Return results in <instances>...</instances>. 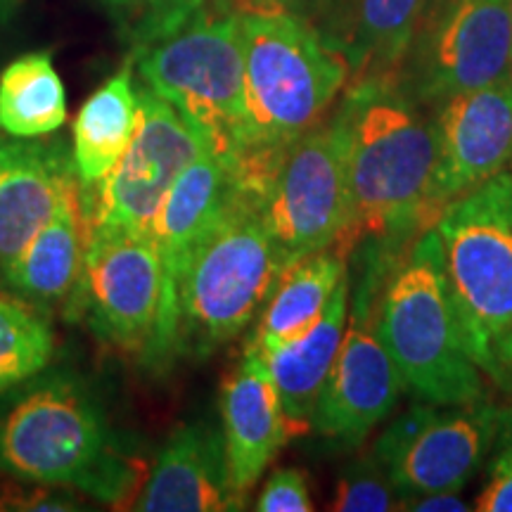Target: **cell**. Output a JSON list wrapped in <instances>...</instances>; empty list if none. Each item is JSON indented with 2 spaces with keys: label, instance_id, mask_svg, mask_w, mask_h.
I'll return each instance as SVG.
<instances>
[{
  "label": "cell",
  "instance_id": "7c38bea8",
  "mask_svg": "<svg viewBox=\"0 0 512 512\" xmlns=\"http://www.w3.org/2000/svg\"><path fill=\"white\" fill-rule=\"evenodd\" d=\"M138 131L117 166L83 204L91 233H147L159 204L192 159L207 150L200 133L171 102L140 83Z\"/></svg>",
  "mask_w": 512,
  "mask_h": 512
},
{
  "label": "cell",
  "instance_id": "9a60e30c",
  "mask_svg": "<svg viewBox=\"0 0 512 512\" xmlns=\"http://www.w3.org/2000/svg\"><path fill=\"white\" fill-rule=\"evenodd\" d=\"M76 190L74 157L62 140L0 133V271Z\"/></svg>",
  "mask_w": 512,
  "mask_h": 512
},
{
  "label": "cell",
  "instance_id": "44dd1931",
  "mask_svg": "<svg viewBox=\"0 0 512 512\" xmlns=\"http://www.w3.org/2000/svg\"><path fill=\"white\" fill-rule=\"evenodd\" d=\"M347 271V256L335 249L302 256L287 264L264 309L256 316L245 347L268 351L306 335L328 309L332 294Z\"/></svg>",
  "mask_w": 512,
  "mask_h": 512
},
{
  "label": "cell",
  "instance_id": "ffe728a7",
  "mask_svg": "<svg viewBox=\"0 0 512 512\" xmlns=\"http://www.w3.org/2000/svg\"><path fill=\"white\" fill-rule=\"evenodd\" d=\"M351 304L349 271L332 294L328 309L306 335L268 351H259L278 389L287 418L299 434L311 430V415L328 380L347 332ZM249 349V347H247Z\"/></svg>",
  "mask_w": 512,
  "mask_h": 512
},
{
  "label": "cell",
  "instance_id": "5bb4252c",
  "mask_svg": "<svg viewBox=\"0 0 512 512\" xmlns=\"http://www.w3.org/2000/svg\"><path fill=\"white\" fill-rule=\"evenodd\" d=\"M434 207L448 204L512 169V83L456 93L439 102Z\"/></svg>",
  "mask_w": 512,
  "mask_h": 512
},
{
  "label": "cell",
  "instance_id": "ac0fdd59",
  "mask_svg": "<svg viewBox=\"0 0 512 512\" xmlns=\"http://www.w3.org/2000/svg\"><path fill=\"white\" fill-rule=\"evenodd\" d=\"M238 190L233 164L214 150H202L181 171L147 226L162 259L166 304L178 311L176 285L192 249L204 238Z\"/></svg>",
  "mask_w": 512,
  "mask_h": 512
},
{
  "label": "cell",
  "instance_id": "6da1fadb",
  "mask_svg": "<svg viewBox=\"0 0 512 512\" xmlns=\"http://www.w3.org/2000/svg\"><path fill=\"white\" fill-rule=\"evenodd\" d=\"M335 117L344 131L351 233L403 249L437 226V131L396 81L349 83Z\"/></svg>",
  "mask_w": 512,
  "mask_h": 512
},
{
  "label": "cell",
  "instance_id": "d6986e66",
  "mask_svg": "<svg viewBox=\"0 0 512 512\" xmlns=\"http://www.w3.org/2000/svg\"><path fill=\"white\" fill-rule=\"evenodd\" d=\"M88 240L91 223L76 190L0 271V280L15 297L43 313L62 304H74L86 264Z\"/></svg>",
  "mask_w": 512,
  "mask_h": 512
},
{
  "label": "cell",
  "instance_id": "f1b7e54d",
  "mask_svg": "<svg viewBox=\"0 0 512 512\" xmlns=\"http://www.w3.org/2000/svg\"><path fill=\"white\" fill-rule=\"evenodd\" d=\"M477 512H512V425L501 434L489 477L475 503Z\"/></svg>",
  "mask_w": 512,
  "mask_h": 512
},
{
  "label": "cell",
  "instance_id": "7402d4cb",
  "mask_svg": "<svg viewBox=\"0 0 512 512\" xmlns=\"http://www.w3.org/2000/svg\"><path fill=\"white\" fill-rule=\"evenodd\" d=\"M138 88L133 64L107 79L83 102L74 121V169L79 188L88 190L105 181L138 131Z\"/></svg>",
  "mask_w": 512,
  "mask_h": 512
},
{
  "label": "cell",
  "instance_id": "f546056e",
  "mask_svg": "<svg viewBox=\"0 0 512 512\" xmlns=\"http://www.w3.org/2000/svg\"><path fill=\"white\" fill-rule=\"evenodd\" d=\"M46 484L24 486V489L10 491L8 496L0 498V510H74L76 505L69 496L46 494Z\"/></svg>",
  "mask_w": 512,
  "mask_h": 512
},
{
  "label": "cell",
  "instance_id": "e0dca14e",
  "mask_svg": "<svg viewBox=\"0 0 512 512\" xmlns=\"http://www.w3.org/2000/svg\"><path fill=\"white\" fill-rule=\"evenodd\" d=\"M221 432L226 441L230 477L245 496L259 484L299 430L287 418L283 401L259 351L247 349L221 387Z\"/></svg>",
  "mask_w": 512,
  "mask_h": 512
},
{
  "label": "cell",
  "instance_id": "83f0119b",
  "mask_svg": "<svg viewBox=\"0 0 512 512\" xmlns=\"http://www.w3.org/2000/svg\"><path fill=\"white\" fill-rule=\"evenodd\" d=\"M254 510L259 512H311L313 501L309 482L294 467L275 470L266 479L264 491L256 498Z\"/></svg>",
  "mask_w": 512,
  "mask_h": 512
},
{
  "label": "cell",
  "instance_id": "ba28073f",
  "mask_svg": "<svg viewBox=\"0 0 512 512\" xmlns=\"http://www.w3.org/2000/svg\"><path fill=\"white\" fill-rule=\"evenodd\" d=\"M74 304L102 342L140 356L152 370L178 356L162 259L147 233H91Z\"/></svg>",
  "mask_w": 512,
  "mask_h": 512
},
{
  "label": "cell",
  "instance_id": "e575fe53",
  "mask_svg": "<svg viewBox=\"0 0 512 512\" xmlns=\"http://www.w3.org/2000/svg\"><path fill=\"white\" fill-rule=\"evenodd\" d=\"M510 83H512V0H510Z\"/></svg>",
  "mask_w": 512,
  "mask_h": 512
},
{
  "label": "cell",
  "instance_id": "52a82bcc",
  "mask_svg": "<svg viewBox=\"0 0 512 512\" xmlns=\"http://www.w3.org/2000/svg\"><path fill=\"white\" fill-rule=\"evenodd\" d=\"M150 91L176 107L209 150L233 164L245 121L240 12H197L185 27L131 53Z\"/></svg>",
  "mask_w": 512,
  "mask_h": 512
},
{
  "label": "cell",
  "instance_id": "484cf974",
  "mask_svg": "<svg viewBox=\"0 0 512 512\" xmlns=\"http://www.w3.org/2000/svg\"><path fill=\"white\" fill-rule=\"evenodd\" d=\"M110 17L131 53L174 34L204 10L207 0H93Z\"/></svg>",
  "mask_w": 512,
  "mask_h": 512
},
{
  "label": "cell",
  "instance_id": "30bf717a",
  "mask_svg": "<svg viewBox=\"0 0 512 512\" xmlns=\"http://www.w3.org/2000/svg\"><path fill=\"white\" fill-rule=\"evenodd\" d=\"M259 207L285 264L325 249L347 256L356 247L347 147L335 114L287 147Z\"/></svg>",
  "mask_w": 512,
  "mask_h": 512
},
{
  "label": "cell",
  "instance_id": "cb8c5ba5",
  "mask_svg": "<svg viewBox=\"0 0 512 512\" xmlns=\"http://www.w3.org/2000/svg\"><path fill=\"white\" fill-rule=\"evenodd\" d=\"M67 121V95L50 53H29L0 72V133L41 138Z\"/></svg>",
  "mask_w": 512,
  "mask_h": 512
},
{
  "label": "cell",
  "instance_id": "3957f363",
  "mask_svg": "<svg viewBox=\"0 0 512 512\" xmlns=\"http://www.w3.org/2000/svg\"><path fill=\"white\" fill-rule=\"evenodd\" d=\"M0 470L102 503L131 501L145 484L143 460L72 373H38L0 408Z\"/></svg>",
  "mask_w": 512,
  "mask_h": 512
},
{
  "label": "cell",
  "instance_id": "4316f807",
  "mask_svg": "<svg viewBox=\"0 0 512 512\" xmlns=\"http://www.w3.org/2000/svg\"><path fill=\"white\" fill-rule=\"evenodd\" d=\"M330 510L337 512H389L401 510V498L373 453H363L337 477Z\"/></svg>",
  "mask_w": 512,
  "mask_h": 512
},
{
  "label": "cell",
  "instance_id": "7a4b0ae2",
  "mask_svg": "<svg viewBox=\"0 0 512 512\" xmlns=\"http://www.w3.org/2000/svg\"><path fill=\"white\" fill-rule=\"evenodd\" d=\"M240 29L245 121L233 169L240 188L261 200L287 147L323 124L347 91L351 67L344 50L294 12H247Z\"/></svg>",
  "mask_w": 512,
  "mask_h": 512
},
{
  "label": "cell",
  "instance_id": "9c48e42d",
  "mask_svg": "<svg viewBox=\"0 0 512 512\" xmlns=\"http://www.w3.org/2000/svg\"><path fill=\"white\" fill-rule=\"evenodd\" d=\"M399 252L377 242H370L363 252L361 283L351 292L347 332L311 415V430L344 448L363 446L406 392L377 330L382 285Z\"/></svg>",
  "mask_w": 512,
  "mask_h": 512
},
{
  "label": "cell",
  "instance_id": "4fadbf2b",
  "mask_svg": "<svg viewBox=\"0 0 512 512\" xmlns=\"http://www.w3.org/2000/svg\"><path fill=\"white\" fill-rule=\"evenodd\" d=\"M411 53V100L439 105L456 93L510 81V0H448Z\"/></svg>",
  "mask_w": 512,
  "mask_h": 512
},
{
  "label": "cell",
  "instance_id": "603a6c76",
  "mask_svg": "<svg viewBox=\"0 0 512 512\" xmlns=\"http://www.w3.org/2000/svg\"><path fill=\"white\" fill-rule=\"evenodd\" d=\"M430 0H358L351 43L344 48L351 81H396Z\"/></svg>",
  "mask_w": 512,
  "mask_h": 512
},
{
  "label": "cell",
  "instance_id": "277c9868",
  "mask_svg": "<svg viewBox=\"0 0 512 512\" xmlns=\"http://www.w3.org/2000/svg\"><path fill=\"white\" fill-rule=\"evenodd\" d=\"M377 330L418 401L467 406L486 399V375L467 351L437 228L413 238L389 266Z\"/></svg>",
  "mask_w": 512,
  "mask_h": 512
},
{
  "label": "cell",
  "instance_id": "8992f818",
  "mask_svg": "<svg viewBox=\"0 0 512 512\" xmlns=\"http://www.w3.org/2000/svg\"><path fill=\"white\" fill-rule=\"evenodd\" d=\"M434 228L467 351L498 384L496 344L512 325V169L448 204Z\"/></svg>",
  "mask_w": 512,
  "mask_h": 512
},
{
  "label": "cell",
  "instance_id": "2e32d148",
  "mask_svg": "<svg viewBox=\"0 0 512 512\" xmlns=\"http://www.w3.org/2000/svg\"><path fill=\"white\" fill-rule=\"evenodd\" d=\"M230 477L223 432L207 420L181 425L166 439L150 477L133 498L143 512H230L245 508Z\"/></svg>",
  "mask_w": 512,
  "mask_h": 512
},
{
  "label": "cell",
  "instance_id": "d6a6232c",
  "mask_svg": "<svg viewBox=\"0 0 512 512\" xmlns=\"http://www.w3.org/2000/svg\"><path fill=\"white\" fill-rule=\"evenodd\" d=\"M496 363H498V373H501V382H498V387L512 392V325L501 337V342L496 344Z\"/></svg>",
  "mask_w": 512,
  "mask_h": 512
},
{
  "label": "cell",
  "instance_id": "4dcf8cb0",
  "mask_svg": "<svg viewBox=\"0 0 512 512\" xmlns=\"http://www.w3.org/2000/svg\"><path fill=\"white\" fill-rule=\"evenodd\" d=\"M401 510L411 512H467L472 505L465 503L463 491H434V494H422L401 503Z\"/></svg>",
  "mask_w": 512,
  "mask_h": 512
},
{
  "label": "cell",
  "instance_id": "836d02e7",
  "mask_svg": "<svg viewBox=\"0 0 512 512\" xmlns=\"http://www.w3.org/2000/svg\"><path fill=\"white\" fill-rule=\"evenodd\" d=\"M19 8H22V0H0V34L15 22Z\"/></svg>",
  "mask_w": 512,
  "mask_h": 512
},
{
  "label": "cell",
  "instance_id": "1f68e13d",
  "mask_svg": "<svg viewBox=\"0 0 512 512\" xmlns=\"http://www.w3.org/2000/svg\"><path fill=\"white\" fill-rule=\"evenodd\" d=\"M223 3H226L223 8L247 15V12H292L294 5L304 0H223Z\"/></svg>",
  "mask_w": 512,
  "mask_h": 512
},
{
  "label": "cell",
  "instance_id": "5b68a950",
  "mask_svg": "<svg viewBox=\"0 0 512 512\" xmlns=\"http://www.w3.org/2000/svg\"><path fill=\"white\" fill-rule=\"evenodd\" d=\"M259 197L238 185L176 285L178 356L207 358L256 320L285 271Z\"/></svg>",
  "mask_w": 512,
  "mask_h": 512
},
{
  "label": "cell",
  "instance_id": "d4e9b609",
  "mask_svg": "<svg viewBox=\"0 0 512 512\" xmlns=\"http://www.w3.org/2000/svg\"><path fill=\"white\" fill-rule=\"evenodd\" d=\"M53 351L55 335L46 313L15 294H0V394L43 373Z\"/></svg>",
  "mask_w": 512,
  "mask_h": 512
},
{
  "label": "cell",
  "instance_id": "8fae6325",
  "mask_svg": "<svg viewBox=\"0 0 512 512\" xmlns=\"http://www.w3.org/2000/svg\"><path fill=\"white\" fill-rule=\"evenodd\" d=\"M510 425L512 411L486 399L467 406L418 401L377 437L370 453L403 503L434 491H463Z\"/></svg>",
  "mask_w": 512,
  "mask_h": 512
}]
</instances>
